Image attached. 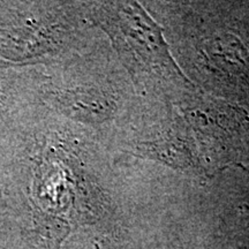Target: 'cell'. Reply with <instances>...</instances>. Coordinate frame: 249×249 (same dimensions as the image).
<instances>
[{
  "label": "cell",
  "instance_id": "1",
  "mask_svg": "<svg viewBox=\"0 0 249 249\" xmlns=\"http://www.w3.org/2000/svg\"><path fill=\"white\" fill-rule=\"evenodd\" d=\"M119 28L130 48L143 59L160 61L177 66L169 53V48L160 29L138 4H123L119 8Z\"/></svg>",
  "mask_w": 249,
  "mask_h": 249
}]
</instances>
